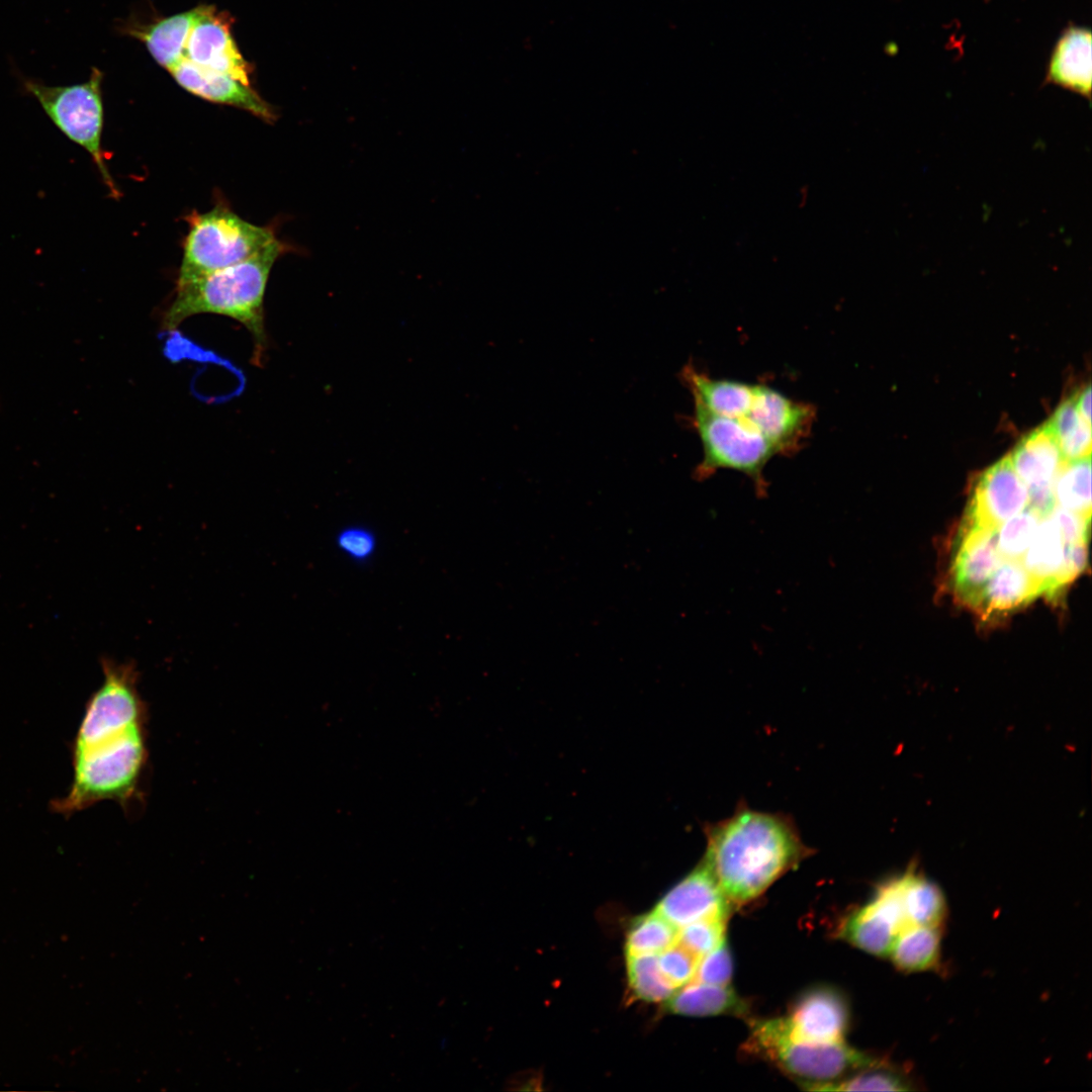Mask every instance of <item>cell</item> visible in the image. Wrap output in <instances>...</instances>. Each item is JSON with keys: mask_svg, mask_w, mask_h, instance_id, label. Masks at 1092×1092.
<instances>
[{"mask_svg": "<svg viewBox=\"0 0 1092 1092\" xmlns=\"http://www.w3.org/2000/svg\"><path fill=\"white\" fill-rule=\"evenodd\" d=\"M103 681L89 698L72 744L73 782L51 809L66 817L102 801L131 813L145 801L148 707L136 664L100 660Z\"/></svg>", "mask_w": 1092, "mask_h": 1092, "instance_id": "1", "label": "cell"}, {"mask_svg": "<svg viewBox=\"0 0 1092 1092\" xmlns=\"http://www.w3.org/2000/svg\"><path fill=\"white\" fill-rule=\"evenodd\" d=\"M706 835L703 861L731 905L757 898L809 854L788 818L744 807L709 826Z\"/></svg>", "mask_w": 1092, "mask_h": 1092, "instance_id": "2", "label": "cell"}, {"mask_svg": "<svg viewBox=\"0 0 1092 1092\" xmlns=\"http://www.w3.org/2000/svg\"><path fill=\"white\" fill-rule=\"evenodd\" d=\"M300 249L274 240L254 256L198 279L177 285L176 296L164 314V331H175L200 313L232 317L251 333L257 363L266 348L264 296L271 269L282 255Z\"/></svg>", "mask_w": 1092, "mask_h": 1092, "instance_id": "3", "label": "cell"}, {"mask_svg": "<svg viewBox=\"0 0 1092 1092\" xmlns=\"http://www.w3.org/2000/svg\"><path fill=\"white\" fill-rule=\"evenodd\" d=\"M186 220L177 285L245 261L277 239L273 226L253 224L222 201L208 211H192Z\"/></svg>", "mask_w": 1092, "mask_h": 1092, "instance_id": "4", "label": "cell"}, {"mask_svg": "<svg viewBox=\"0 0 1092 1092\" xmlns=\"http://www.w3.org/2000/svg\"><path fill=\"white\" fill-rule=\"evenodd\" d=\"M745 1048L750 1054L775 1064L808 1090L839 1080L850 1071L883 1063L848 1046L843 1040L809 1042L794 1039L785 1018L753 1021Z\"/></svg>", "mask_w": 1092, "mask_h": 1092, "instance_id": "5", "label": "cell"}, {"mask_svg": "<svg viewBox=\"0 0 1092 1092\" xmlns=\"http://www.w3.org/2000/svg\"><path fill=\"white\" fill-rule=\"evenodd\" d=\"M102 80L103 74L97 68L92 69L86 82L65 86L47 85L18 74L23 94L33 97L51 121L91 156L110 196L118 199L121 194L108 170L101 145L104 124Z\"/></svg>", "mask_w": 1092, "mask_h": 1092, "instance_id": "6", "label": "cell"}, {"mask_svg": "<svg viewBox=\"0 0 1092 1092\" xmlns=\"http://www.w3.org/2000/svg\"><path fill=\"white\" fill-rule=\"evenodd\" d=\"M692 424L703 447V459L695 469L697 479H706L720 469H730L749 477L757 493L766 492L763 471L778 454L755 427L744 419L713 414L696 401Z\"/></svg>", "mask_w": 1092, "mask_h": 1092, "instance_id": "7", "label": "cell"}, {"mask_svg": "<svg viewBox=\"0 0 1092 1092\" xmlns=\"http://www.w3.org/2000/svg\"><path fill=\"white\" fill-rule=\"evenodd\" d=\"M815 418L813 405L794 400L769 386L756 384L753 402L743 419L770 442L778 455H787L800 450Z\"/></svg>", "mask_w": 1092, "mask_h": 1092, "instance_id": "8", "label": "cell"}, {"mask_svg": "<svg viewBox=\"0 0 1092 1092\" xmlns=\"http://www.w3.org/2000/svg\"><path fill=\"white\" fill-rule=\"evenodd\" d=\"M232 23L233 18L228 13L217 11L211 5H201L185 46L184 58L251 86L253 67L236 46Z\"/></svg>", "mask_w": 1092, "mask_h": 1092, "instance_id": "9", "label": "cell"}, {"mask_svg": "<svg viewBox=\"0 0 1092 1092\" xmlns=\"http://www.w3.org/2000/svg\"><path fill=\"white\" fill-rule=\"evenodd\" d=\"M1028 506V489L1015 472L1009 455L978 477L968 504L967 525L998 529Z\"/></svg>", "mask_w": 1092, "mask_h": 1092, "instance_id": "10", "label": "cell"}, {"mask_svg": "<svg viewBox=\"0 0 1092 1092\" xmlns=\"http://www.w3.org/2000/svg\"><path fill=\"white\" fill-rule=\"evenodd\" d=\"M790 1035L809 1042L843 1040L848 1027L846 1000L832 987H814L804 992L785 1017Z\"/></svg>", "mask_w": 1092, "mask_h": 1092, "instance_id": "11", "label": "cell"}, {"mask_svg": "<svg viewBox=\"0 0 1092 1092\" xmlns=\"http://www.w3.org/2000/svg\"><path fill=\"white\" fill-rule=\"evenodd\" d=\"M730 906L703 861L663 896L655 910L679 929L700 919L728 918Z\"/></svg>", "mask_w": 1092, "mask_h": 1092, "instance_id": "12", "label": "cell"}, {"mask_svg": "<svg viewBox=\"0 0 1092 1092\" xmlns=\"http://www.w3.org/2000/svg\"><path fill=\"white\" fill-rule=\"evenodd\" d=\"M169 72L182 88L200 98L246 110L267 123L278 118L275 108L251 86L229 75L199 67L186 58Z\"/></svg>", "mask_w": 1092, "mask_h": 1092, "instance_id": "13", "label": "cell"}, {"mask_svg": "<svg viewBox=\"0 0 1092 1092\" xmlns=\"http://www.w3.org/2000/svg\"><path fill=\"white\" fill-rule=\"evenodd\" d=\"M997 529L964 524L952 562V581L957 595L971 607L997 566L1003 561L996 539Z\"/></svg>", "mask_w": 1092, "mask_h": 1092, "instance_id": "14", "label": "cell"}, {"mask_svg": "<svg viewBox=\"0 0 1092 1092\" xmlns=\"http://www.w3.org/2000/svg\"><path fill=\"white\" fill-rule=\"evenodd\" d=\"M903 926L898 907L887 897L875 893L868 904L844 920L840 936L871 954L886 957Z\"/></svg>", "mask_w": 1092, "mask_h": 1092, "instance_id": "15", "label": "cell"}, {"mask_svg": "<svg viewBox=\"0 0 1092 1092\" xmlns=\"http://www.w3.org/2000/svg\"><path fill=\"white\" fill-rule=\"evenodd\" d=\"M1091 76V31L1070 25L1054 48L1045 81L1090 100Z\"/></svg>", "mask_w": 1092, "mask_h": 1092, "instance_id": "16", "label": "cell"}, {"mask_svg": "<svg viewBox=\"0 0 1092 1092\" xmlns=\"http://www.w3.org/2000/svg\"><path fill=\"white\" fill-rule=\"evenodd\" d=\"M1008 455L1027 489L1054 486L1066 461L1046 423L1025 435Z\"/></svg>", "mask_w": 1092, "mask_h": 1092, "instance_id": "17", "label": "cell"}, {"mask_svg": "<svg viewBox=\"0 0 1092 1092\" xmlns=\"http://www.w3.org/2000/svg\"><path fill=\"white\" fill-rule=\"evenodd\" d=\"M680 378L694 401L719 416L745 418L755 395L756 384L710 377L690 364L681 370Z\"/></svg>", "mask_w": 1092, "mask_h": 1092, "instance_id": "18", "label": "cell"}, {"mask_svg": "<svg viewBox=\"0 0 1092 1092\" xmlns=\"http://www.w3.org/2000/svg\"><path fill=\"white\" fill-rule=\"evenodd\" d=\"M1041 595L1021 560H1003L984 585L975 608L986 615L1011 612Z\"/></svg>", "mask_w": 1092, "mask_h": 1092, "instance_id": "19", "label": "cell"}, {"mask_svg": "<svg viewBox=\"0 0 1092 1092\" xmlns=\"http://www.w3.org/2000/svg\"><path fill=\"white\" fill-rule=\"evenodd\" d=\"M1066 543L1050 516L1042 518L1021 562L1038 582L1041 595L1051 598L1058 592V579L1064 564Z\"/></svg>", "mask_w": 1092, "mask_h": 1092, "instance_id": "20", "label": "cell"}, {"mask_svg": "<svg viewBox=\"0 0 1092 1092\" xmlns=\"http://www.w3.org/2000/svg\"><path fill=\"white\" fill-rule=\"evenodd\" d=\"M200 12L201 5L151 25L128 29V33L145 42L156 62L170 71L184 58L190 30Z\"/></svg>", "mask_w": 1092, "mask_h": 1092, "instance_id": "21", "label": "cell"}, {"mask_svg": "<svg viewBox=\"0 0 1092 1092\" xmlns=\"http://www.w3.org/2000/svg\"><path fill=\"white\" fill-rule=\"evenodd\" d=\"M666 1001L668 1011L687 1016H745L748 1012L747 1004L728 985L690 982Z\"/></svg>", "mask_w": 1092, "mask_h": 1092, "instance_id": "22", "label": "cell"}, {"mask_svg": "<svg viewBox=\"0 0 1092 1092\" xmlns=\"http://www.w3.org/2000/svg\"><path fill=\"white\" fill-rule=\"evenodd\" d=\"M901 877L903 911L907 925L939 926L946 914L942 891L910 866Z\"/></svg>", "mask_w": 1092, "mask_h": 1092, "instance_id": "23", "label": "cell"}, {"mask_svg": "<svg viewBox=\"0 0 1092 1092\" xmlns=\"http://www.w3.org/2000/svg\"><path fill=\"white\" fill-rule=\"evenodd\" d=\"M940 939L939 926L907 925L898 932L889 957L900 971H927L938 964Z\"/></svg>", "mask_w": 1092, "mask_h": 1092, "instance_id": "24", "label": "cell"}, {"mask_svg": "<svg viewBox=\"0 0 1092 1092\" xmlns=\"http://www.w3.org/2000/svg\"><path fill=\"white\" fill-rule=\"evenodd\" d=\"M1056 506L1091 518V456L1066 460L1054 481Z\"/></svg>", "mask_w": 1092, "mask_h": 1092, "instance_id": "25", "label": "cell"}, {"mask_svg": "<svg viewBox=\"0 0 1092 1092\" xmlns=\"http://www.w3.org/2000/svg\"><path fill=\"white\" fill-rule=\"evenodd\" d=\"M1046 425L1065 460L1091 456V424L1081 417L1073 397L1057 407Z\"/></svg>", "mask_w": 1092, "mask_h": 1092, "instance_id": "26", "label": "cell"}, {"mask_svg": "<svg viewBox=\"0 0 1092 1092\" xmlns=\"http://www.w3.org/2000/svg\"><path fill=\"white\" fill-rule=\"evenodd\" d=\"M678 928L655 909L631 925L625 944L627 956L659 954L676 942Z\"/></svg>", "mask_w": 1092, "mask_h": 1092, "instance_id": "27", "label": "cell"}, {"mask_svg": "<svg viewBox=\"0 0 1092 1092\" xmlns=\"http://www.w3.org/2000/svg\"><path fill=\"white\" fill-rule=\"evenodd\" d=\"M627 973L631 990L641 1000L666 1001L676 990L661 973L657 954L627 956Z\"/></svg>", "mask_w": 1092, "mask_h": 1092, "instance_id": "28", "label": "cell"}, {"mask_svg": "<svg viewBox=\"0 0 1092 1092\" xmlns=\"http://www.w3.org/2000/svg\"><path fill=\"white\" fill-rule=\"evenodd\" d=\"M911 1080L884 1063L866 1068L857 1075L843 1080L818 1085L813 1091H909L914 1087Z\"/></svg>", "mask_w": 1092, "mask_h": 1092, "instance_id": "29", "label": "cell"}, {"mask_svg": "<svg viewBox=\"0 0 1092 1092\" xmlns=\"http://www.w3.org/2000/svg\"><path fill=\"white\" fill-rule=\"evenodd\" d=\"M1042 518L1027 507L1004 522L996 531L997 548L1003 560H1021Z\"/></svg>", "mask_w": 1092, "mask_h": 1092, "instance_id": "30", "label": "cell"}, {"mask_svg": "<svg viewBox=\"0 0 1092 1092\" xmlns=\"http://www.w3.org/2000/svg\"><path fill=\"white\" fill-rule=\"evenodd\" d=\"M727 918L700 919L678 929L676 943L701 960L725 939Z\"/></svg>", "mask_w": 1092, "mask_h": 1092, "instance_id": "31", "label": "cell"}, {"mask_svg": "<svg viewBox=\"0 0 1092 1092\" xmlns=\"http://www.w3.org/2000/svg\"><path fill=\"white\" fill-rule=\"evenodd\" d=\"M338 550L352 561L364 563L370 560L378 546L375 533L363 525H349L336 535Z\"/></svg>", "mask_w": 1092, "mask_h": 1092, "instance_id": "32", "label": "cell"}, {"mask_svg": "<svg viewBox=\"0 0 1092 1092\" xmlns=\"http://www.w3.org/2000/svg\"><path fill=\"white\" fill-rule=\"evenodd\" d=\"M657 959L661 973L675 989L693 980L700 961L676 942L657 954Z\"/></svg>", "mask_w": 1092, "mask_h": 1092, "instance_id": "33", "label": "cell"}, {"mask_svg": "<svg viewBox=\"0 0 1092 1092\" xmlns=\"http://www.w3.org/2000/svg\"><path fill=\"white\" fill-rule=\"evenodd\" d=\"M733 964L724 939L715 949L701 958L691 982L725 986L731 980Z\"/></svg>", "mask_w": 1092, "mask_h": 1092, "instance_id": "34", "label": "cell"}, {"mask_svg": "<svg viewBox=\"0 0 1092 1092\" xmlns=\"http://www.w3.org/2000/svg\"><path fill=\"white\" fill-rule=\"evenodd\" d=\"M1049 516L1056 523L1066 544L1088 543L1090 518L1057 506Z\"/></svg>", "mask_w": 1092, "mask_h": 1092, "instance_id": "35", "label": "cell"}, {"mask_svg": "<svg viewBox=\"0 0 1092 1092\" xmlns=\"http://www.w3.org/2000/svg\"><path fill=\"white\" fill-rule=\"evenodd\" d=\"M1087 564V542L1066 544L1064 564L1058 579L1059 590L1079 575Z\"/></svg>", "mask_w": 1092, "mask_h": 1092, "instance_id": "36", "label": "cell"}, {"mask_svg": "<svg viewBox=\"0 0 1092 1092\" xmlns=\"http://www.w3.org/2000/svg\"><path fill=\"white\" fill-rule=\"evenodd\" d=\"M1073 400L1081 417L1089 424H1091V387L1088 384L1075 396Z\"/></svg>", "mask_w": 1092, "mask_h": 1092, "instance_id": "37", "label": "cell"}]
</instances>
